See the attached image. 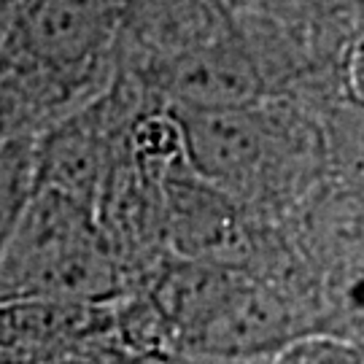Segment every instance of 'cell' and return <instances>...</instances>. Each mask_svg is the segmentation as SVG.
I'll use <instances>...</instances> for the list:
<instances>
[{
  "mask_svg": "<svg viewBox=\"0 0 364 364\" xmlns=\"http://www.w3.org/2000/svg\"><path fill=\"white\" fill-rule=\"evenodd\" d=\"M135 291L154 316L165 353L270 359L305 335L362 340L324 302L257 270L168 257Z\"/></svg>",
  "mask_w": 364,
  "mask_h": 364,
  "instance_id": "obj_2",
  "label": "cell"
},
{
  "mask_svg": "<svg viewBox=\"0 0 364 364\" xmlns=\"http://www.w3.org/2000/svg\"><path fill=\"white\" fill-rule=\"evenodd\" d=\"M16 9H19V0H0V52H3L6 36H9V30H11Z\"/></svg>",
  "mask_w": 364,
  "mask_h": 364,
  "instance_id": "obj_10",
  "label": "cell"
},
{
  "mask_svg": "<svg viewBox=\"0 0 364 364\" xmlns=\"http://www.w3.org/2000/svg\"><path fill=\"white\" fill-rule=\"evenodd\" d=\"M232 16L284 27L329 57H351L362 38V0H221Z\"/></svg>",
  "mask_w": 364,
  "mask_h": 364,
  "instance_id": "obj_5",
  "label": "cell"
},
{
  "mask_svg": "<svg viewBox=\"0 0 364 364\" xmlns=\"http://www.w3.org/2000/svg\"><path fill=\"white\" fill-rule=\"evenodd\" d=\"M130 0H19L0 52V132L38 138L114 81Z\"/></svg>",
  "mask_w": 364,
  "mask_h": 364,
  "instance_id": "obj_3",
  "label": "cell"
},
{
  "mask_svg": "<svg viewBox=\"0 0 364 364\" xmlns=\"http://www.w3.org/2000/svg\"><path fill=\"white\" fill-rule=\"evenodd\" d=\"M159 356H138V353L127 351L124 346H119L114 338V329H108V335L95 340L92 346L81 348L68 356H57L46 364H156Z\"/></svg>",
  "mask_w": 364,
  "mask_h": 364,
  "instance_id": "obj_8",
  "label": "cell"
},
{
  "mask_svg": "<svg viewBox=\"0 0 364 364\" xmlns=\"http://www.w3.org/2000/svg\"><path fill=\"white\" fill-rule=\"evenodd\" d=\"M156 364H270V359H219V356H192V353H165Z\"/></svg>",
  "mask_w": 364,
  "mask_h": 364,
  "instance_id": "obj_9",
  "label": "cell"
},
{
  "mask_svg": "<svg viewBox=\"0 0 364 364\" xmlns=\"http://www.w3.org/2000/svg\"><path fill=\"white\" fill-rule=\"evenodd\" d=\"M36 186V138L0 132V248Z\"/></svg>",
  "mask_w": 364,
  "mask_h": 364,
  "instance_id": "obj_6",
  "label": "cell"
},
{
  "mask_svg": "<svg viewBox=\"0 0 364 364\" xmlns=\"http://www.w3.org/2000/svg\"><path fill=\"white\" fill-rule=\"evenodd\" d=\"M127 287L103 232L84 203L33 186L0 248V302H114Z\"/></svg>",
  "mask_w": 364,
  "mask_h": 364,
  "instance_id": "obj_4",
  "label": "cell"
},
{
  "mask_svg": "<svg viewBox=\"0 0 364 364\" xmlns=\"http://www.w3.org/2000/svg\"><path fill=\"white\" fill-rule=\"evenodd\" d=\"M270 364H364V348L362 340L305 335L270 356Z\"/></svg>",
  "mask_w": 364,
  "mask_h": 364,
  "instance_id": "obj_7",
  "label": "cell"
},
{
  "mask_svg": "<svg viewBox=\"0 0 364 364\" xmlns=\"http://www.w3.org/2000/svg\"><path fill=\"white\" fill-rule=\"evenodd\" d=\"M170 111L189 168L267 224L289 219L332 178L362 173V105L270 97Z\"/></svg>",
  "mask_w": 364,
  "mask_h": 364,
  "instance_id": "obj_1",
  "label": "cell"
}]
</instances>
